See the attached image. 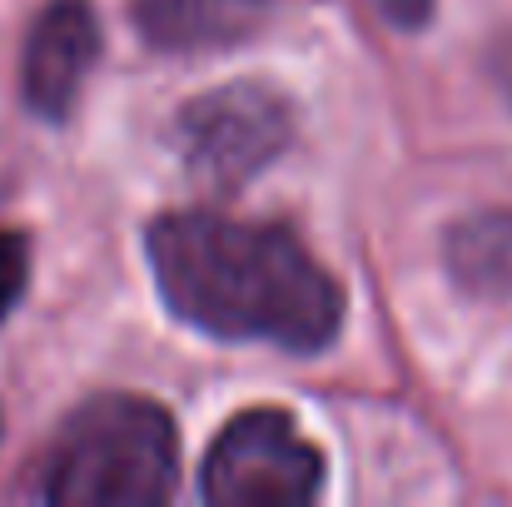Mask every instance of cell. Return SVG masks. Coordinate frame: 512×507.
<instances>
[{
	"label": "cell",
	"instance_id": "9c48e42d",
	"mask_svg": "<svg viewBox=\"0 0 512 507\" xmlns=\"http://www.w3.org/2000/svg\"><path fill=\"white\" fill-rule=\"evenodd\" d=\"M488 65H493V80H498V90H503V95L512 100V35H503V40L493 45Z\"/></svg>",
	"mask_w": 512,
	"mask_h": 507
},
{
	"label": "cell",
	"instance_id": "6da1fadb",
	"mask_svg": "<svg viewBox=\"0 0 512 507\" xmlns=\"http://www.w3.org/2000/svg\"><path fill=\"white\" fill-rule=\"evenodd\" d=\"M145 244L165 304L199 334L284 353H319L339 334V284L284 229L184 209L155 219Z\"/></svg>",
	"mask_w": 512,
	"mask_h": 507
},
{
	"label": "cell",
	"instance_id": "8992f818",
	"mask_svg": "<svg viewBox=\"0 0 512 507\" xmlns=\"http://www.w3.org/2000/svg\"><path fill=\"white\" fill-rule=\"evenodd\" d=\"M274 10V0H135V20L160 50L234 45Z\"/></svg>",
	"mask_w": 512,
	"mask_h": 507
},
{
	"label": "cell",
	"instance_id": "ba28073f",
	"mask_svg": "<svg viewBox=\"0 0 512 507\" xmlns=\"http://www.w3.org/2000/svg\"><path fill=\"white\" fill-rule=\"evenodd\" d=\"M30 279V244L15 229H0V324L10 319V309L20 304Z\"/></svg>",
	"mask_w": 512,
	"mask_h": 507
},
{
	"label": "cell",
	"instance_id": "52a82bcc",
	"mask_svg": "<svg viewBox=\"0 0 512 507\" xmlns=\"http://www.w3.org/2000/svg\"><path fill=\"white\" fill-rule=\"evenodd\" d=\"M453 274L478 294H512V214H478L448 239Z\"/></svg>",
	"mask_w": 512,
	"mask_h": 507
},
{
	"label": "cell",
	"instance_id": "3957f363",
	"mask_svg": "<svg viewBox=\"0 0 512 507\" xmlns=\"http://www.w3.org/2000/svg\"><path fill=\"white\" fill-rule=\"evenodd\" d=\"M294 135V105L259 80L219 85L199 100H189L174 120L179 160L209 189H239L264 165L279 160V150Z\"/></svg>",
	"mask_w": 512,
	"mask_h": 507
},
{
	"label": "cell",
	"instance_id": "5b68a950",
	"mask_svg": "<svg viewBox=\"0 0 512 507\" xmlns=\"http://www.w3.org/2000/svg\"><path fill=\"white\" fill-rule=\"evenodd\" d=\"M100 55V25L85 0H50L20 55V95L40 120H65L90 65Z\"/></svg>",
	"mask_w": 512,
	"mask_h": 507
},
{
	"label": "cell",
	"instance_id": "30bf717a",
	"mask_svg": "<svg viewBox=\"0 0 512 507\" xmlns=\"http://www.w3.org/2000/svg\"><path fill=\"white\" fill-rule=\"evenodd\" d=\"M398 25H418V20H428V0H378Z\"/></svg>",
	"mask_w": 512,
	"mask_h": 507
},
{
	"label": "cell",
	"instance_id": "277c9868",
	"mask_svg": "<svg viewBox=\"0 0 512 507\" xmlns=\"http://www.w3.org/2000/svg\"><path fill=\"white\" fill-rule=\"evenodd\" d=\"M319 488L324 458L279 408L239 413L204 458V498L224 507H299Z\"/></svg>",
	"mask_w": 512,
	"mask_h": 507
},
{
	"label": "cell",
	"instance_id": "7a4b0ae2",
	"mask_svg": "<svg viewBox=\"0 0 512 507\" xmlns=\"http://www.w3.org/2000/svg\"><path fill=\"white\" fill-rule=\"evenodd\" d=\"M170 413L135 393L90 398L50 443L40 493L60 507H150L174 488Z\"/></svg>",
	"mask_w": 512,
	"mask_h": 507
}]
</instances>
